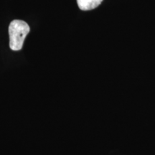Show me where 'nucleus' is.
<instances>
[{
	"label": "nucleus",
	"instance_id": "f257e3e1",
	"mask_svg": "<svg viewBox=\"0 0 155 155\" xmlns=\"http://www.w3.org/2000/svg\"><path fill=\"white\" fill-rule=\"evenodd\" d=\"M30 31V26L25 21L19 19L12 21L9 26L10 49L14 51H19L22 49L25 38Z\"/></svg>",
	"mask_w": 155,
	"mask_h": 155
},
{
	"label": "nucleus",
	"instance_id": "f03ea898",
	"mask_svg": "<svg viewBox=\"0 0 155 155\" xmlns=\"http://www.w3.org/2000/svg\"><path fill=\"white\" fill-rule=\"evenodd\" d=\"M102 2L103 0H77V4L81 10L88 11L98 7Z\"/></svg>",
	"mask_w": 155,
	"mask_h": 155
}]
</instances>
